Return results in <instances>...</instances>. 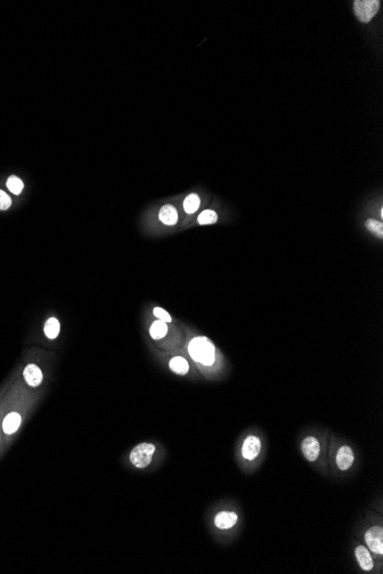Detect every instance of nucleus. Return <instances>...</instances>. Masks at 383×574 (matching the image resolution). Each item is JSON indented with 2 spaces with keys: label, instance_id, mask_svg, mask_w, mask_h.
Here are the masks:
<instances>
[{
  "label": "nucleus",
  "instance_id": "f257e3e1",
  "mask_svg": "<svg viewBox=\"0 0 383 574\" xmlns=\"http://www.w3.org/2000/svg\"><path fill=\"white\" fill-rule=\"evenodd\" d=\"M188 352L192 359L204 366H211L215 361V345L207 337L193 338L188 345Z\"/></svg>",
  "mask_w": 383,
  "mask_h": 574
},
{
  "label": "nucleus",
  "instance_id": "f03ea898",
  "mask_svg": "<svg viewBox=\"0 0 383 574\" xmlns=\"http://www.w3.org/2000/svg\"><path fill=\"white\" fill-rule=\"evenodd\" d=\"M156 448L153 444L142 443L132 449L130 454V461L137 468L142 469L147 468L150 464L151 457H153Z\"/></svg>",
  "mask_w": 383,
  "mask_h": 574
},
{
  "label": "nucleus",
  "instance_id": "7ed1b4c3",
  "mask_svg": "<svg viewBox=\"0 0 383 574\" xmlns=\"http://www.w3.org/2000/svg\"><path fill=\"white\" fill-rule=\"evenodd\" d=\"M378 7H380L378 0H356L354 3L355 14L363 23H367L376 15Z\"/></svg>",
  "mask_w": 383,
  "mask_h": 574
},
{
  "label": "nucleus",
  "instance_id": "20e7f679",
  "mask_svg": "<svg viewBox=\"0 0 383 574\" xmlns=\"http://www.w3.org/2000/svg\"><path fill=\"white\" fill-rule=\"evenodd\" d=\"M365 540L373 553L383 554V529L380 526L371 527L365 534Z\"/></svg>",
  "mask_w": 383,
  "mask_h": 574
},
{
  "label": "nucleus",
  "instance_id": "39448f33",
  "mask_svg": "<svg viewBox=\"0 0 383 574\" xmlns=\"http://www.w3.org/2000/svg\"><path fill=\"white\" fill-rule=\"evenodd\" d=\"M261 451V440L256 435H249L242 446V456L246 460H255Z\"/></svg>",
  "mask_w": 383,
  "mask_h": 574
},
{
  "label": "nucleus",
  "instance_id": "423d86ee",
  "mask_svg": "<svg viewBox=\"0 0 383 574\" xmlns=\"http://www.w3.org/2000/svg\"><path fill=\"white\" fill-rule=\"evenodd\" d=\"M302 451L303 454H304V456L308 458L310 462H314L319 456L320 444L314 437H308L303 440Z\"/></svg>",
  "mask_w": 383,
  "mask_h": 574
},
{
  "label": "nucleus",
  "instance_id": "0eeeda50",
  "mask_svg": "<svg viewBox=\"0 0 383 574\" xmlns=\"http://www.w3.org/2000/svg\"><path fill=\"white\" fill-rule=\"evenodd\" d=\"M354 452L349 446H342L336 454V464L340 470H348L354 463Z\"/></svg>",
  "mask_w": 383,
  "mask_h": 574
},
{
  "label": "nucleus",
  "instance_id": "6e6552de",
  "mask_svg": "<svg viewBox=\"0 0 383 574\" xmlns=\"http://www.w3.org/2000/svg\"><path fill=\"white\" fill-rule=\"evenodd\" d=\"M23 376L25 382L28 383V385L33 386V388H36V386H38L43 382L42 370L34 363L28 364L24 368Z\"/></svg>",
  "mask_w": 383,
  "mask_h": 574
},
{
  "label": "nucleus",
  "instance_id": "1a4fd4ad",
  "mask_svg": "<svg viewBox=\"0 0 383 574\" xmlns=\"http://www.w3.org/2000/svg\"><path fill=\"white\" fill-rule=\"evenodd\" d=\"M238 522L237 514L232 511H221L215 517V525L220 529H227L234 526Z\"/></svg>",
  "mask_w": 383,
  "mask_h": 574
},
{
  "label": "nucleus",
  "instance_id": "9d476101",
  "mask_svg": "<svg viewBox=\"0 0 383 574\" xmlns=\"http://www.w3.org/2000/svg\"><path fill=\"white\" fill-rule=\"evenodd\" d=\"M158 217H159V220H161L163 224L169 225V226L176 225L177 221H178L177 209L173 206H170V204L163 206L161 208V210H159Z\"/></svg>",
  "mask_w": 383,
  "mask_h": 574
},
{
  "label": "nucleus",
  "instance_id": "9b49d317",
  "mask_svg": "<svg viewBox=\"0 0 383 574\" xmlns=\"http://www.w3.org/2000/svg\"><path fill=\"white\" fill-rule=\"evenodd\" d=\"M356 557L359 563V566L362 567L364 571H371L373 568V559L371 557V554L368 553L366 547L359 546L356 549Z\"/></svg>",
  "mask_w": 383,
  "mask_h": 574
},
{
  "label": "nucleus",
  "instance_id": "f8f14e48",
  "mask_svg": "<svg viewBox=\"0 0 383 574\" xmlns=\"http://www.w3.org/2000/svg\"><path fill=\"white\" fill-rule=\"evenodd\" d=\"M21 424V416L17 413H11L5 417L3 422V430L6 434H13L16 432Z\"/></svg>",
  "mask_w": 383,
  "mask_h": 574
},
{
  "label": "nucleus",
  "instance_id": "ddd939ff",
  "mask_svg": "<svg viewBox=\"0 0 383 574\" xmlns=\"http://www.w3.org/2000/svg\"><path fill=\"white\" fill-rule=\"evenodd\" d=\"M170 369L178 375H186L189 370V366L184 358L175 357L170 360Z\"/></svg>",
  "mask_w": 383,
  "mask_h": 574
},
{
  "label": "nucleus",
  "instance_id": "4468645a",
  "mask_svg": "<svg viewBox=\"0 0 383 574\" xmlns=\"http://www.w3.org/2000/svg\"><path fill=\"white\" fill-rule=\"evenodd\" d=\"M167 322L162 321V320H158V321H155L151 324V327L149 329V332H150V336L153 340H161L164 336L167 335L168 332V326L166 324Z\"/></svg>",
  "mask_w": 383,
  "mask_h": 574
},
{
  "label": "nucleus",
  "instance_id": "2eb2a0df",
  "mask_svg": "<svg viewBox=\"0 0 383 574\" xmlns=\"http://www.w3.org/2000/svg\"><path fill=\"white\" fill-rule=\"evenodd\" d=\"M44 331H45V335L47 338H50V340H55L60 332V322L57 321V319L55 318L48 319L46 321L45 328H44Z\"/></svg>",
  "mask_w": 383,
  "mask_h": 574
},
{
  "label": "nucleus",
  "instance_id": "dca6fc26",
  "mask_svg": "<svg viewBox=\"0 0 383 574\" xmlns=\"http://www.w3.org/2000/svg\"><path fill=\"white\" fill-rule=\"evenodd\" d=\"M200 197L197 194H190L185 198L184 209L187 213H194L200 208Z\"/></svg>",
  "mask_w": 383,
  "mask_h": 574
},
{
  "label": "nucleus",
  "instance_id": "f3484780",
  "mask_svg": "<svg viewBox=\"0 0 383 574\" xmlns=\"http://www.w3.org/2000/svg\"><path fill=\"white\" fill-rule=\"evenodd\" d=\"M6 185H7V188L15 195L21 194L22 189H23V182H22L20 178H17L15 176H12V177L8 178Z\"/></svg>",
  "mask_w": 383,
  "mask_h": 574
},
{
  "label": "nucleus",
  "instance_id": "a211bd4d",
  "mask_svg": "<svg viewBox=\"0 0 383 574\" xmlns=\"http://www.w3.org/2000/svg\"><path fill=\"white\" fill-rule=\"evenodd\" d=\"M218 217H217V213L212 210H204L201 215L199 216L198 218V221L200 225H211V224H215L217 221Z\"/></svg>",
  "mask_w": 383,
  "mask_h": 574
},
{
  "label": "nucleus",
  "instance_id": "6ab92c4d",
  "mask_svg": "<svg viewBox=\"0 0 383 574\" xmlns=\"http://www.w3.org/2000/svg\"><path fill=\"white\" fill-rule=\"evenodd\" d=\"M366 227H367L368 230H371L373 234L377 235V237L380 239L383 237V227H382V224L380 221H376L374 219H368L366 221Z\"/></svg>",
  "mask_w": 383,
  "mask_h": 574
},
{
  "label": "nucleus",
  "instance_id": "aec40b11",
  "mask_svg": "<svg viewBox=\"0 0 383 574\" xmlns=\"http://www.w3.org/2000/svg\"><path fill=\"white\" fill-rule=\"evenodd\" d=\"M12 204V199L5 191L0 189V210H7Z\"/></svg>",
  "mask_w": 383,
  "mask_h": 574
},
{
  "label": "nucleus",
  "instance_id": "412c9836",
  "mask_svg": "<svg viewBox=\"0 0 383 574\" xmlns=\"http://www.w3.org/2000/svg\"><path fill=\"white\" fill-rule=\"evenodd\" d=\"M154 315L156 318H158L159 320H162V321H164V322H171V320H172L167 311L161 309V308H155L154 309Z\"/></svg>",
  "mask_w": 383,
  "mask_h": 574
}]
</instances>
